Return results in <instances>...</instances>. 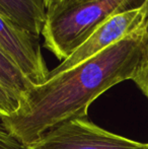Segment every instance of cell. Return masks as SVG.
<instances>
[{
  "label": "cell",
  "mask_w": 148,
  "mask_h": 149,
  "mask_svg": "<svg viewBox=\"0 0 148 149\" xmlns=\"http://www.w3.org/2000/svg\"><path fill=\"white\" fill-rule=\"evenodd\" d=\"M145 54L141 26L134 33L64 72L32 85L18 108L1 122L24 147L68 121L87 118L101 94L125 80H133Z\"/></svg>",
  "instance_id": "1"
},
{
  "label": "cell",
  "mask_w": 148,
  "mask_h": 149,
  "mask_svg": "<svg viewBox=\"0 0 148 149\" xmlns=\"http://www.w3.org/2000/svg\"><path fill=\"white\" fill-rule=\"evenodd\" d=\"M139 0H90L66 4L47 16L44 47L61 61L80 46L103 22L118 12L136 7Z\"/></svg>",
  "instance_id": "2"
},
{
  "label": "cell",
  "mask_w": 148,
  "mask_h": 149,
  "mask_svg": "<svg viewBox=\"0 0 148 149\" xmlns=\"http://www.w3.org/2000/svg\"><path fill=\"white\" fill-rule=\"evenodd\" d=\"M26 149H148V143L117 135L82 118L53 128Z\"/></svg>",
  "instance_id": "3"
},
{
  "label": "cell",
  "mask_w": 148,
  "mask_h": 149,
  "mask_svg": "<svg viewBox=\"0 0 148 149\" xmlns=\"http://www.w3.org/2000/svg\"><path fill=\"white\" fill-rule=\"evenodd\" d=\"M141 4L112 15L101 24L65 60L50 70L47 79L64 72L99 54L140 28L143 22Z\"/></svg>",
  "instance_id": "4"
},
{
  "label": "cell",
  "mask_w": 148,
  "mask_h": 149,
  "mask_svg": "<svg viewBox=\"0 0 148 149\" xmlns=\"http://www.w3.org/2000/svg\"><path fill=\"white\" fill-rule=\"evenodd\" d=\"M0 48L33 85L47 80L48 69L40 38L24 30L0 11Z\"/></svg>",
  "instance_id": "5"
},
{
  "label": "cell",
  "mask_w": 148,
  "mask_h": 149,
  "mask_svg": "<svg viewBox=\"0 0 148 149\" xmlns=\"http://www.w3.org/2000/svg\"><path fill=\"white\" fill-rule=\"evenodd\" d=\"M0 11L28 33L42 36L47 20L44 0H0Z\"/></svg>",
  "instance_id": "6"
},
{
  "label": "cell",
  "mask_w": 148,
  "mask_h": 149,
  "mask_svg": "<svg viewBox=\"0 0 148 149\" xmlns=\"http://www.w3.org/2000/svg\"><path fill=\"white\" fill-rule=\"evenodd\" d=\"M0 83L14 97L20 100L32 83L26 78L14 62L0 48Z\"/></svg>",
  "instance_id": "7"
},
{
  "label": "cell",
  "mask_w": 148,
  "mask_h": 149,
  "mask_svg": "<svg viewBox=\"0 0 148 149\" xmlns=\"http://www.w3.org/2000/svg\"><path fill=\"white\" fill-rule=\"evenodd\" d=\"M141 7H142L143 14H144L141 29H142L145 41V54L140 68L133 78V81L148 97V0H143L141 3Z\"/></svg>",
  "instance_id": "8"
},
{
  "label": "cell",
  "mask_w": 148,
  "mask_h": 149,
  "mask_svg": "<svg viewBox=\"0 0 148 149\" xmlns=\"http://www.w3.org/2000/svg\"><path fill=\"white\" fill-rule=\"evenodd\" d=\"M18 108V100L0 83V118L9 116Z\"/></svg>",
  "instance_id": "9"
},
{
  "label": "cell",
  "mask_w": 148,
  "mask_h": 149,
  "mask_svg": "<svg viewBox=\"0 0 148 149\" xmlns=\"http://www.w3.org/2000/svg\"><path fill=\"white\" fill-rule=\"evenodd\" d=\"M0 149H26L6 130L0 119Z\"/></svg>",
  "instance_id": "10"
},
{
  "label": "cell",
  "mask_w": 148,
  "mask_h": 149,
  "mask_svg": "<svg viewBox=\"0 0 148 149\" xmlns=\"http://www.w3.org/2000/svg\"><path fill=\"white\" fill-rule=\"evenodd\" d=\"M65 2H66V0H44L46 10H47V16L54 13V12L59 9Z\"/></svg>",
  "instance_id": "11"
},
{
  "label": "cell",
  "mask_w": 148,
  "mask_h": 149,
  "mask_svg": "<svg viewBox=\"0 0 148 149\" xmlns=\"http://www.w3.org/2000/svg\"><path fill=\"white\" fill-rule=\"evenodd\" d=\"M84 1H90V0H66V2L62 6L66 5V4H71V3H77V2H84ZM61 6V7H62ZM60 7V8H61Z\"/></svg>",
  "instance_id": "12"
}]
</instances>
